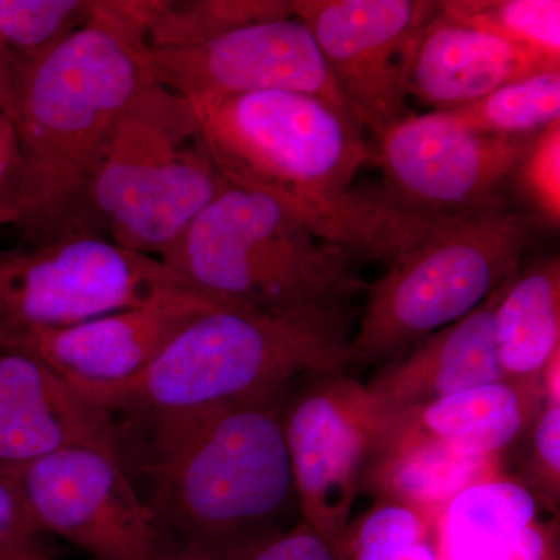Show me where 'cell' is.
Instances as JSON below:
<instances>
[{
	"label": "cell",
	"instance_id": "24",
	"mask_svg": "<svg viewBox=\"0 0 560 560\" xmlns=\"http://www.w3.org/2000/svg\"><path fill=\"white\" fill-rule=\"evenodd\" d=\"M440 13L525 50L547 68L560 69L559 0H451Z\"/></svg>",
	"mask_w": 560,
	"mask_h": 560
},
{
	"label": "cell",
	"instance_id": "18",
	"mask_svg": "<svg viewBox=\"0 0 560 560\" xmlns=\"http://www.w3.org/2000/svg\"><path fill=\"white\" fill-rule=\"evenodd\" d=\"M544 390L537 382L500 381L459 390L394 420L456 451L497 458L525 431Z\"/></svg>",
	"mask_w": 560,
	"mask_h": 560
},
{
	"label": "cell",
	"instance_id": "21",
	"mask_svg": "<svg viewBox=\"0 0 560 560\" xmlns=\"http://www.w3.org/2000/svg\"><path fill=\"white\" fill-rule=\"evenodd\" d=\"M147 50L201 46L238 28L294 16L293 0H131Z\"/></svg>",
	"mask_w": 560,
	"mask_h": 560
},
{
	"label": "cell",
	"instance_id": "6",
	"mask_svg": "<svg viewBox=\"0 0 560 560\" xmlns=\"http://www.w3.org/2000/svg\"><path fill=\"white\" fill-rule=\"evenodd\" d=\"M228 186L197 109L153 80L120 117L92 179L91 232L161 257Z\"/></svg>",
	"mask_w": 560,
	"mask_h": 560
},
{
	"label": "cell",
	"instance_id": "1",
	"mask_svg": "<svg viewBox=\"0 0 560 560\" xmlns=\"http://www.w3.org/2000/svg\"><path fill=\"white\" fill-rule=\"evenodd\" d=\"M195 109L209 156L230 186L279 202L355 259L389 264L442 221L355 189L357 175L377 154L353 114L318 97L257 92Z\"/></svg>",
	"mask_w": 560,
	"mask_h": 560
},
{
	"label": "cell",
	"instance_id": "2",
	"mask_svg": "<svg viewBox=\"0 0 560 560\" xmlns=\"http://www.w3.org/2000/svg\"><path fill=\"white\" fill-rule=\"evenodd\" d=\"M142 36L114 0H92L91 20L32 61H16L7 117L20 172L13 223L32 248L94 235L88 198L120 117L153 81Z\"/></svg>",
	"mask_w": 560,
	"mask_h": 560
},
{
	"label": "cell",
	"instance_id": "14",
	"mask_svg": "<svg viewBox=\"0 0 560 560\" xmlns=\"http://www.w3.org/2000/svg\"><path fill=\"white\" fill-rule=\"evenodd\" d=\"M224 302L200 293L73 324L27 331L3 349L21 350L75 389L131 381L194 316Z\"/></svg>",
	"mask_w": 560,
	"mask_h": 560
},
{
	"label": "cell",
	"instance_id": "31",
	"mask_svg": "<svg viewBox=\"0 0 560 560\" xmlns=\"http://www.w3.org/2000/svg\"><path fill=\"white\" fill-rule=\"evenodd\" d=\"M16 84V62L0 40V114L9 113Z\"/></svg>",
	"mask_w": 560,
	"mask_h": 560
},
{
	"label": "cell",
	"instance_id": "33",
	"mask_svg": "<svg viewBox=\"0 0 560 560\" xmlns=\"http://www.w3.org/2000/svg\"><path fill=\"white\" fill-rule=\"evenodd\" d=\"M20 410V405L11 399L9 394L5 393V389L0 386V433L9 429L11 422L16 419Z\"/></svg>",
	"mask_w": 560,
	"mask_h": 560
},
{
	"label": "cell",
	"instance_id": "27",
	"mask_svg": "<svg viewBox=\"0 0 560 560\" xmlns=\"http://www.w3.org/2000/svg\"><path fill=\"white\" fill-rule=\"evenodd\" d=\"M533 466L551 495L560 485V401H545L544 411L534 425Z\"/></svg>",
	"mask_w": 560,
	"mask_h": 560
},
{
	"label": "cell",
	"instance_id": "32",
	"mask_svg": "<svg viewBox=\"0 0 560 560\" xmlns=\"http://www.w3.org/2000/svg\"><path fill=\"white\" fill-rule=\"evenodd\" d=\"M434 533H436V530H434ZM433 534L418 541V544L408 551L407 559L405 560H441L440 551H438V539Z\"/></svg>",
	"mask_w": 560,
	"mask_h": 560
},
{
	"label": "cell",
	"instance_id": "12",
	"mask_svg": "<svg viewBox=\"0 0 560 560\" xmlns=\"http://www.w3.org/2000/svg\"><path fill=\"white\" fill-rule=\"evenodd\" d=\"M429 0H293L331 80L377 139L410 116L408 72L420 33L438 13Z\"/></svg>",
	"mask_w": 560,
	"mask_h": 560
},
{
	"label": "cell",
	"instance_id": "3",
	"mask_svg": "<svg viewBox=\"0 0 560 560\" xmlns=\"http://www.w3.org/2000/svg\"><path fill=\"white\" fill-rule=\"evenodd\" d=\"M282 393L202 410L131 416L145 431V470L162 529L201 552L268 528L293 499Z\"/></svg>",
	"mask_w": 560,
	"mask_h": 560
},
{
	"label": "cell",
	"instance_id": "34",
	"mask_svg": "<svg viewBox=\"0 0 560 560\" xmlns=\"http://www.w3.org/2000/svg\"><path fill=\"white\" fill-rule=\"evenodd\" d=\"M0 560H28L27 545L0 550Z\"/></svg>",
	"mask_w": 560,
	"mask_h": 560
},
{
	"label": "cell",
	"instance_id": "8",
	"mask_svg": "<svg viewBox=\"0 0 560 560\" xmlns=\"http://www.w3.org/2000/svg\"><path fill=\"white\" fill-rule=\"evenodd\" d=\"M190 293L198 291L160 257L98 235L3 253L0 346L27 331L73 326Z\"/></svg>",
	"mask_w": 560,
	"mask_h": 560
},
{
	"label": "cell",
	"instance_id": "13",
	"mask_svg": "<svg viewBox=\"0 0 560 560\" xmlns=\"http://www.w3.org/2000/svg\"><path fill=\"white\" fill-rule=\"evenodd\" d=\"M147 51L153 79L195 108L238 95L285 91L353 114L311 31L296 16L248 25L190 49Z\"/></svg>",
	"mask_w": 560,
	"mask_h": 560
},
{
	"label": "cell",
	"instance_id": "16",
	"mask_svg": "<svg viewBox=\"0 0 560 560\" xmlns=\"http://www.w3.org/2000/svg\"><path fill=\"white\" fill-rule=\"evenodd\" d=\"M545 70L556 69L492 33L444 16L438 7L412 54L408 97L448 113Z\"/></svg>",
	"mask_w": 560,
	"mask_h": 560
},
{
	"label": "cell",
	"instance_id": "20",
	"mask_svg": "<svg viewBox=\"0 0 560 560\" xmlns=\"http://www.w3.org/2000/svg\"><path fill=\"white\" fill-rule=\"evenodd\" d=\"M537 501L521 482L490 477L460 490L436 522L441 560H488L537 522Z\"/></svg>",
	"mask_w": 560,
	"mask_h": 560
},
{
	"label": "cell",
	"instance_id": "26",
	"mask_svg": "<svg viewBox=\"0 0 560 560\" xmlns=\"http://www.w3.org/2000/svg\"><path fill=\"white\" fill-rule=\"evenodd\" d=\"M537 217L550 226L560 221V124L530 140L514 175Z\"/></svg>",
	"mask_w": 560,
	"mask_h": 560
},
{
	"label": "cell",
	"instance_id": "5",
	"mask_svg": "<svg viewBox=\"0 0 560 560\" xmlns=\"http://www.w3.org/2000/svg\"><path fill=\"white\" fill-rule=\"evenodd\" d=\"M190 289L275 316L341 311L368 283L355 257L265 195L228 186L160 257Z\"/></svg>",
	"mask_w": 560,
	"mask_h": 560
},
{
	"label": "cell",
	"instance_id": "36",
	"mask_svg": "<svg viewBox=\"0 0 560 560\" xmlns=\"http://www.w3.org/2000/svg\"><path fill=\"white\" fill-rule=\"evenodd\" d=\"M2 254L0 253V265H2ZM0 312H2V296H0Z\"/></svg>",
	"mask_w": 560,
	"mask_h": 560
},
{
	"label": "cell",
	"instance_id": "7",
	"mask_svg": "<svg viewBox=\"0 0 560 560\" xmlns=\"http://www.w3.org/2000/svg\"><path fill=\"white\" fill-rule=\"evenodd\" d=\"M534 221L504 202L442 220L368 283L353 363H381L466 318L518 275Z\"/></svg>",
	"mask_w": 560,
	"mask_h": 560
},
{
	"label": "cell",
	"instance_id": "35",
	"mask_svg": "<svg viewBox=\"0 0 560 560\" xmlns=\"http://www.w3.org/2000/svg\"><path fill=\"white\" fill-rule=\"evenodd\" d=\"M13 201L5 198L0 200V228L13 223Z\"/></svg>",
	"mask_w": 560,
	"mask_h": 560
},
{
	"label": "cell",
	"instance_id": "11",
	"mask_svg": "<svg viewBox=\"0 0 560 560\" xmlns=\"http://www.w3.org/2000/svg\"><path fill=\"white\" fill-rule=\"evenodd\" d=\"M533 139L485 135L444 110L410 114L378 138L383 198L427 220L499 205Z\"/></svg>",
	"mask_w": 560,
	"mask_h": 560
},
{
	"label": "cell",
	"instance_id": "22",
	"mask_svg": "<svg viewBox=\"0 0 560 560\" xmlns=\"http://www.w3.org/2000/svg\"><path fill=\"white\" fill-rule=\"evenodd\" d=\"M0 386L18 405L60 420L84 445L121 459L119 430L113 416L90 404L43 361L21 350L0 348Z\"/></svg>",
	"mask_w": 560,
	"mask_h": 560
},
{
	"label": "cell",
	"instance_id": "17",
	"mask_svg": "<svg viewBox=\"0 0 560 560\" xmlns=\"http://www.w3.org/2000/svg\"><path fill=\"white\" fill-rule=\"evenodd\" d=\"M372 474L385 501L420 512L436 526L460 490L495 477V459L456 451L404 427H388L372 456Z\"/></svg>",
	"mask_w": 560,
	"mask_h": 560
},
{
	"label": "cell",
	"instance_id": "19",
	"mask_svg": "<svg viewBox=\"0 0 560 560\" xmlns=\"http://www.w3.org/2000/svg\"><path fill=\"white\" fill-rule=\"evenodd\" d=\"M497 355L504 378L539 382L560 350V260L518 272L495 311Z\"/></svg>",
	"mask_w": 560,
	"mask_h": 560
},
{
	"label": "cell",
	"instance_id": "29",
	"mask_svg": "<svg viewBox=\"0 0 560 560\" xmlns=\"http://www.w3.org/2000/svg\"><path fill=\"white\" fill-rule=\"evenodd\" d=\"M248 560H340L334 548L307 525L276 537Z\"/></svg>",
	"mask_w": 560,
	"mask_h": 560
},
{
	"label": "cell",
	"instance_id": "25",
	"mask_svg": "<svg viewBox=\"0 0 560 560\" xmlns=\"http://www.w3.org/2000/svg\"><path fill=\"white\" fill-rule=\"evenodd\" d=\"M92 0H0V40L16 61H32L91 20Z\"/></svg>",
	"mask_w": 560,
	"mask_h": 560
},
{
	"label": "cell",
	"instance_id": "23",
	"mask_svg": "<svg viewBox=\"0 0 560 560\" xmlns=\"http://www.w3.org/2000/svg\"><path fill=\"white\" fill-rule=\"evenodd\" d=\"M448 113L485 135L536 138L560 124V69L512 81L480 101Z\"/></svg>",
	"mask_w": 560,
	"mask_h": 560
},
{
	"label": "cell",
	"instance_id": "30",
	"mask_svg": "<svg viewBox=\"0 0 560 560\" xmlns=\"http://www.w3.org/2000/svg\"><path fill=\"white\" fill-rule=\"evenodd\" d=\"M20 172V147L16 131L5 114H0V200L13 201L14 184Z\"/></svg>",
	"mask_w": 560,
	"mask_h": 560
},
{
	"label": "cell",
	"instance_id": "15",
	"mask_svg": "<svg viewBox=\"0 0 560 560\" xmlns=\"http://www.w3.org/2000/svg\"><path fill=\"white\" fill-rule=\"evenodd\" d=\"M512 280L466 318L418 342L407 359L397 360L366 385L388 423L459 390L506 381L497 355L495 311Z\"/></svg>",
	"mask_w": 560,
	"mask_h": 560
},
{
	"label": "cell",
	"instance_id": "4",
	"mask_svg": "<svg viewBox=\"0 0 560 560\" xmlns=\"http://www.w3.org/2000/svg\"><path fill=\"white\" fill-rule=\"evenodd\" d=\"M348 311L275 316L219 304L194 316L131 381L77 389L110 416L171 415L282 393L353 364Z\"/></svg>",
	"mask_w": 560,
	"mask_h": 560
},
{
	"label": "cell",
	"instance_id": "9",
	"mask_svg": "<svg viewBox=\"0 0 560 560\" xmlns=\"http://www.w3.org/2000/svg\"><path fill=\"white\" fill-rule=\"evenodd\" d=\"M315 381L283 411V434L305 525L340 559L361 475L381 447L388 420L368 386L345 372Z\"/></svg>",
	"mask_w": 560,
	"mask_h": 560
},
{
	"label": "cell",
	"instance_id": "28",
	"mask_svg": "<svg viewBox=\"0 0 560 560\" xmlns=\"http://www.w3.org/2000/svg\"><path fill=\"white\" fill-rule=\"evenodd\" d=\"M39 530L20 490L0 475V550L25 547Z\"/></svg>",
	"mask_w": 560,
	"mask_h": 560
},
{
	"label": "cell",
	"instance_id": "10",
	"mask_svg": "<svg viewBox=\"0 0 560 560\" xmlns=\"http://www.w3.org/2000/svg\"><path fill=\"white\" fill-rule=\"evenodd\" d=\"M0 475L20 490L40 529L58 534L92 558L160 559L164 529L119 456L69 445Z\"/></svg>",
	"mask_w": 560,
	"mask_h": 560
}]
</instances>
